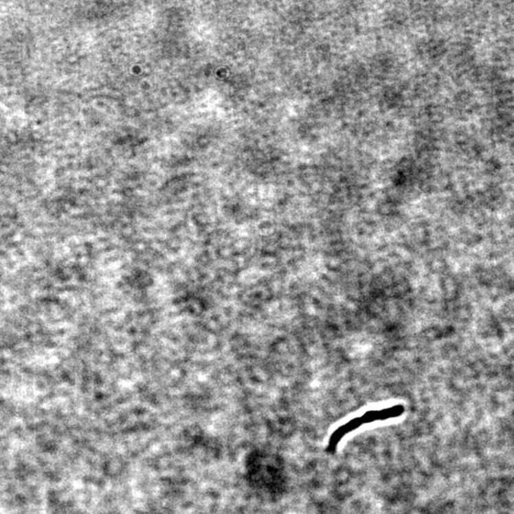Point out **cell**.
I'll use <instances>...</instances> for the list:
<instances>
[{
  "instance_id": "cell-1",
  "label": "cell",
  "mask_w": 514,
  "mask_h": 514,
  "mask_svg": "<svg viewBox=\"0 0 514 514\" xmlns=\"http://www.w3.org/2000/svg\"><path fill=\"white\" fill-rule=\"evenodd\" d=\"M363 424H365L364 419H363L362 416H359L357 417V418L350 420V421L347 422V423L343 425V426L338 427V429L333 432V436H331L330 441H328L327 451L328 452H332V454L333 452H335L336 447L339 444L341 439H342L346 434H348V432L355 431V429L362 426Z\"/></svg>"
},
{
  "instance_id": "cell-2",
  "label": "cell",
  "mask_w": 514,
  "mask_h": 514,
  "mask_svg": "<svg viewBox=\"0 0 514 514\" xmlns=\"http://www.w3.org/2000/svg\"><path fill=\"white\" fill-rule=\"evenodd\" d=\"M404 412V407L403 406H394L392 407H388L384 410H375V411H370L366 412L362 415L363 419H364V423H372V422L381 421V420H386L389 418H394V417H399Z\"/></svg>"
}]
</instances>
